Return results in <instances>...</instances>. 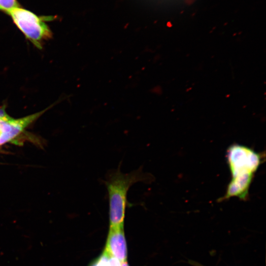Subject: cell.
Wrapping results in <instances>:
<instances>
[{
  "label": "cell",
  "instance_id": "obj_1",
  "mask_svg": "<svg viewBox=\"0 0 266 266\" xmlns=\"http://www.w3.org/2000/svg\"><path fill=\"white\" fill-rule=\"evenodd\" d=\"M149 179V176L141 167L123 173L119 167L108 173L104 183L108 194L109 227H124L130 187L138 182L148 181Z\"/></svg>",
  "mask_w": 266,
  "mask_h": 266
},
{
  "label": "cell",
  "instance_id": "obj_2",
  "mask_svg": "<svg viewBox=\"0 0 266 266\" xmlns=\"http://www.w3.org/2000/svg\"><path fill=\"white\" fill-rule=\"evenodd\" d=\"M227 158L232 175L231 182L249 187L254 173L262 163V156L248 147L234 144L228 148Z\"/></svg>",
  "mask_w": 266,
  "mask_h": 266
},
{
  "label": "cell",
  "instance_id": "obj_3",
  "mask_svg": "<svg viewBox=\"0 0 266 266\" xmlns=\"http://www.w3.org/2000/svg\"><path fill=\"white\" fill-rule=\"evenodd\" d=\"M7 13L19 30L38 49L42 48L43 40L52 37V33L44 22L47 18L38 17L33 12L20 7Z\"/></svg>",
  "mask_w": 266,
  "mask_h": 266
},
{
  "label": "cell",
  "instance_id": "obj_4",
  "mask_svg": "<svg viewBox=\"0 0 266 266\" xmlns=\"http://www.w3.org/2000/svg\"><path fill=\"white\" fill-rule=\"evenodd\" d=\"M104 251L121 262L127 261V246L124 227H109Z\"/></svg>",
  "mask_w": 266,
  "mask_h": 266
},
{
  "label": "cell",
  "instance_id": "obj_5",
  "mask_svg": "<svg viewBox=\"0 0 266 266\" xmlns=\"http://www.w3.org/2000/svg\"><path fill=\"white\" fill-rule=\"evenodd\" d=\"M121 263L103 251L91 266H121Z\"/></svg>",
  "mask_w": 266,
  "mask_h": 266
},
{
  "label": "cell",
  "instance_id": "obj_6",
  "mask_svg": "<svg viewBox=\"0 0 266 266\" xmlns=\"http://www.w3.org/2000/svg\"><path fill=\"white\" fill-rule=\"evenodd\" d=\"M19 7V4L16 0H0V9L7 12L11 10Z\"/></svg>",
  "mask_w": 266,
  "mask_h": 266
},
{
  "label": "cell",
  "instance_id": "obj_7",
  "mask_svg": "<svg viewBox=\"0 0 266 266\" xmlns=\"http://www.w3.org/2000/svg\"><path fill=\"white\" fill-rule=\"evenodd\" d=\"M189 263H190L191 265H193V266H204L199 263H198L197 262H194V261H190L189 262Z\"/></svg>",
  "mask_w": 266,
  "mask_h": 266
},
{
  "label": "cell",
  "instance_id": "obj_8",
  "mask_svg": "<svg viewBox=\"0 0 266 266\" xmlns=\"http://www.w3.org/2000/svg\"><path fill=\"white\" fill-rule=\"evenodd\" d=\"M121 266H129L127 261L122 262L121 264Z\"/></svg>",
  "mask_w": 266,
  "mask_h": 266
}]
</instances>
